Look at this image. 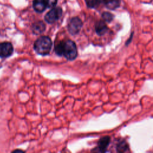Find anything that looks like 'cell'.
Here are the masks:
<instances>
[{
	"label": "cell",
	"instance_id": "obj_6",
	"mask_svg": "<svg viewBox=\"0 0 153 153\" xmlns=\"http://www.w3.org/2000/svg\"><path fill=\"white\" fill-rule=\"evenodd\" d=\"M110 143V137L108 136L101 137L97 144V148L100 152H105Z\"/></svg>",
	"mask_w": 153,
	"mask_h": 153
},
{
	"label": "cell",
	"instance_id": "obj_7",
	"mask_svg": "<svg viewBox=\"0 0 153 153\" xmlns=\"http://www.w3.org/2000/svg\"><path fill=\"white\" fill-rule=\"evenodd\" d=\"M45 25L41 21L35 22V23L33 24L32 26V30L33 33L36 35L41 33L45 30Z\"/></svg>",
	"mask_w": 153,
	"mask_h": 153
},
{
	"label": "cell",
	"instance_id": "obj_16",
	"mask_svg": "<svg viewBox=\"0 0 153 153\" xmlns=\"http://www.w3.org/2000/svg\"><path fill=\"white\" fill-rule=\"evenodd\" d=\"M23 152V151L22 150H20V149H16V150H14L13 151V152Z\"/></svg>",
	"mask_w": 153,
	"mask_h": 153
},
{
	"label": "cell",
	"instance_id": "obj_14",
	"mask_svg": "<svg viewBox=\"0 0 153 153\" xmlns=\"http://www.w3.org/2000/svg\"><path fill=\"white\" fill-rule=\"evenodd\" d=\"M102 16L103 19L107 22H111L114 19V16L111 13L108 12H104L102 14Z\"/></svg>",
	"mask_w": 153,
	"mask_h": 153
},
{
	"label": "cell",
	"instance_id": "obj_9",
	"mask_svg": "<svg viewBox=\"0 0 153 153\" xmlns=\"http://www.w3.org/2000/svg\"><path fill=\"white\" fill-rule=\"evenodd\" d=\"M33 7L34 10L38 13H42L47 7L44 0H33Z\"/></svg>",
	"mask_w": 153,
	"mask_h": 153
},
{
	"label": "cell",
	"instance_id": "obj_5",
	"mask_svg": "<svg viewBox=\"0 0 153 153\" xmlns=\"http://www.w3.org/2000/svg\"><path fill=\"white\" fill-rule=\"evenodd\" d=\"M13 53V45L8 42L0 43V57L5 58L10 56Z\"/></svg>",
	"mask_w": 153,
	"mask_h": 153
},
{
	"label": "cell",
	"instance_id": "obj_11",
	"mask_svg": "<svg viewBox=\"0 0 153 153\" xmlns=\"http://www.w3.org/2000/svg\"><path fill=\"white\" fill-rule=\"evenodd\" d=\"M128 146L127 143L124 141L122 140L119 142L117 146V150L118 152H124L128 149Z\"/></svg>",
	"mask_w": 153,
	"mask_h": 153
},
{
	"label": "cell",
	"instance_id": "obj_2",
	"mask_svg": "<svg viewBox=\"0 0 153 153\" xmlns=\"http://www.w3.org/2000/svg\"><path fill=\"white\" fill-rule=\"evenodd\" d=\"M78 54L77 48L75 43L70 39L64 41L63 56L69 60H74Z\"/></svg>",
	"mask_w": 153,
	"mask_h": 153
},
{
	"label": "cell",
	"instance_id": "obj_8",
	"mask_svg": "<svg viewBox=\"0 0 153 153\" xmlns=\"http://www.w3.org/2000/svg\"><path fill=\"white\" fill-rule=\"evenodd\" d=\"M95 30L99 35H104L108 30V27L105 23L103 21H99L95 26Z\"/></svg>",
	"mask_w": 153,
	"mask_h": 153
},
{
	"label": "cell",
	"instance_id": "obj_10",
	"mask_svg": "<svg viewBox=\"0 0 153 153\" xmlns=\"http://www.w3.org/2000/svg\"><path fill=\"white\" fill-rule=\"evenodd\" d=\"M105 4L108 8L111 10H114L118 8L120 5L119 0H105Z\"/></svg>",
	"mask_w": 153,
	"mask_h": 153
},
{
	"label": "cell",
	"instance_id": "obj_13",
	"mask_svg": "<svg viewBox=\"0 0 153 153\" xmlns=\"http://www.w3.org/2000/svg\"><path fill=\"white\" fill-rule=\"evenodd\" d=\"M86 4L89 8H94L97 7L102 1V0H85Z\"/></svg>",
	"mask_w": 153,
	"mask_h": 153
},
{
	"label": "cell",
	"instance_id": "obj_12",
	"mask_svg": "<svg viewBox=\"0 0 153 153\" xmlns=\"http://www.w3.org/2000/svg\"><path fill=\"white\" fill-rule=\"evenodd\" d=\"M63 45L64 41H60L55 46L54 51L59 56L63 55Z\"/></svg>",
	"mask_w": 153,
	"mask_h": 153
},
{
	"label": "cell",
	"instance_id": "obj_1",
	"mask_svg": "<svg viewBox=\"0 0 153 153\" xmlns=\"http://www.w3.org/2000/svg\"><path fill=\"white\" fill-rule=\"evenodd\" d=\"M51 47V39L47 36H42L39 37L35 41L33 45V48L35 51L42 56L48 54Z\"/></svg>",
	"mask_w": 153,
	"mask_h": 153
},
{
	"label": "cell",
	"instance_id": "obj_15",
	"mask_svg": "<svg viewBox=\"0 0 153 153\" xmlns=\"http://www.w3.org/2000/svg\"><path fill=\"white\" fill-rule=\"evenodd\" d=\"M47 5V7L48 8H52L54 7L56 3H57V0H44Z\"/></svg>",
	"mask_w": 153,
	"mask_h": 153
},
{
	"label": "cell",
	"instance_id": "obj_3",
	"mask_svg": "<svg viewBox=\"0 0 153 153\" xmlns=\"http://www.w3.org/2000/svg\"><path fill=\"white\" fill-rule=\"evenodd\" d=\"M62 14V8L60 7H54L45 16V20L48 23H53L61 17Z\"/></svg>",
	"mask_w": 153,
	"mask_h": 153
},
{
	"label": "cell",
	"instance_id": "obj_4",
	"mask_svg": "<svg viewBox=\"0 0 153 153\" xmlns=\"http://www.w3.org/2000/svg\"><path fill=\"white\" fill-rule=\"evenodd\" d=\"M82 26L81 20L76 17L72 18L68 24V30L71 35H76L80 31Z\"/></svg>",
	"mask_w": 153,
	"mask_h": 153
}]
</instances>
